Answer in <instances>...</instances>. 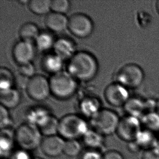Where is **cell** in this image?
I'll return each mask as SVG.
<instances>
[{
  "instance_id": "cell-1",
  "label": "cell",
  "mask_w": 159,
  "mask_h": 159,
  "mask_svg": "<svg viewBox=\"0 0 159 159\" xmlns=\"http://www.w3.org/2000/svg\"><path fill=\"white\" fill-rule=\"evenodd\" d=\"M98 64L92 54L86 51H79L69 60L67 71L75 80L89 82L97 75Z\"/></svg>"
},
{
  "instance_id": "cell-2",
  "label": "cell",
  "mask_w": 159,
  "mask_h": 159,
  "mask_svg": "<svg viewBox=\"0 0 159 159\" xmlns=\"http://www.w3.org/2000/svg\"><path fill=\"white\" fill-rule=\"evenodd\" d=\"M90 129L85 118L80 115L68 114L59 120L58 135L65 140L83 138Z\"/></svg>"
},
{
  "instance_id": "cell-3",
  "label": "cell",
  "mask_w": 159,
  "mask_h": 159,
  "mask_svg": "<svg viewBox=\"0 0 159 159\" xmlns=\"http://www.w3.org/2000/svg\"><path fill=\"white\" fill-rule=\"evenodd\" d=\"M49 80L51 94L58 99H69L77 91V80L67 71L52 75Z\"/></svg>"
},
{
  "instance_id": "cell-4",
  "label": "cell",
  "mask_w": 159,
  "mask_h": 159,
  "mask_svg": "<svg viewBox=\"0 0 159 159\" xmlns=\"http://www.w3.org/2000/svg\"><path fill=\"white\" fill-rule=\"evenodd\" d=\"M43 137L37 125L30 123L22 124L15 131V142L21 149L28 152L40 147Z\"/></svg>"
},
{
  "instance_id": "cell-5",
  "label": "cell",
  "mask_w": 159,
  "mask_h": 159,
  "mask_svg": "<svg viewBox=\"0 0 159 159\" xmlns=\"http://www.w3.org/2000/svg\"><path fill=\"white\" fill-rule=\"evenodd\" d=\"M120 118L116 112L102 109L91 119L93 129L104 136L116 133Z\"/></svg>"
},
{
  "instance_id": "cell-6",
  "label": "cell",
  "mask_w": 159,
  "mask_h": 159,
  "mask_svg": "<svg viewBox=\"0 0 159 159\" xmlns=\"http://www.w3.org/2000/svg\"><path fill=\"white\" fill-rule=\"evenodd\" d=\"M116 78V82L128 89H134L141 86L144 81V71L139 65L129 63L119 70Z\"/></svg>"
},
{
  "instance_id": "cell-7",
  "label": "cell",
  "mask_w": 159,
  "mask_h": 159,
  "mask_svg": "<svg viewBox=\"0 0 159 159\" xmlns=\"http://www.w3.org/2000/svg\"><path fill=\"white\" fill-rule=\"evenodd\" d=\"M142 130L140 118L127 115L120 118L116 134L120 140L129 143L135 141Z\"/></svg>"
},
{
  "instance_id": "cell-8",
  "label": "cell",
  "mask_w": 159,
  "mask_h": 159,
  "mask_svg": "<svg viewBox=\"0 0 159 159\" xmlns=\"http://www.w3.org/2000/svg\"><path fill=\"white\" fill-rule=\"evenodd\" d=\"M26 92L35 101H43L51 94L50 80L43 75H35L27 82Z\"/></svg>"
},
{
  "instance_id": "cell-9",
  "label": "cell",
  "mask_w": 159,
  "mask_h": 159,
  "mask_svg": "<svg viewBox=\"0 0 159 159\" xmlns=\"http://www.w3.org/2000/svg\"><path fill=\"white\" fill-rule=\"evenodd\" d=\"M68 30L74 36L84 39L92 34L93 24L88 15L83 13H75L69 18Z\"/></svg>"
},
{
  "instance_id": "cell-10",
  "label": "cell",
  "mask_w": 159,
  "mask_h": 159,
  "mask_svg": "<svg viewBox=\"0 0 159 159\" xmlns=\"http://www.w3.org/2000/svg\"><path fill=\"white\" fill-rule=\"evenodd\" d=\"M104 97L107 103L114 107H124L130 98L128 89L117 82L107 86L104 91Z\"/></svg>"
},
{
  "instance_id": "cell-11",
  "label": "cell",
  "mask_w": 159,
  "mask_h": 159,
  "mask_svg": "<svg viewBox=\"0 0 159 159\" xmlns=\"http://www.w3.org/2000/svg\"><path fill=\"white\" fill-rule=\"evenodd\" d=\"M35 49L32 42L20 40L13 47V58L19 65L32 62L35 55Z\"/></svg>"
},
{
  "instance_id": "cell-12",
  "label": "cell",
  "mask_w": 159,
  "mask_h": 159,
  "mask_svg": "<svg viewBox=\"0 0 159 159\" xmlns=\"http://www.w3.org/2000/svg\"><path fill=\"white\" fill-rule=\"evenodd\" d=\"M65 140L59 135L45 137L40 149L44 155L49 157H57L64 153Z\"/></svg>"
},
{
  "instance_id": "cell-13",
  "label": "cell",
  "mask_w": 159,
  "mask_h": 159,
  "mask_svg": "<svg viewBox=\"0 0 159 159\" xmlns=\"http://www.w3.org/2000/svg\"><path fill=\"white\" fill-rule=\"evenodd\" d=\"M80 115L91 119L102 109L101 102L95 96L86 95L81 97L78 105Z\"/></svg>"
},
{
  "instance_id": "cell-14",
  "label": "cell",
  "mask_w": 159,
  "mask_h": 159,
  "mask_svg": "<svg viewBox=\"0 0 159 159\" xmlns=\"http://www.w3.org/2000/svg\"><path fill=\"white\" fill-rule=\"evenodd\" d=\"M54 53L63 60H70L76 53L75 43L67 38H60L55 41Z\"/></svg>"
},
{
  "instance_id": "cell-15",
  "label": "cell",
  "mask_w": 159,
  "mask_h": 159,
  "mask_svg": "<svg viewBox=\"0 0 159 159\" xmlns=\"http://www.w3.org/2000/svg\"><path fill=\"white\" fill-rule=\"evenodd\" d=\"M45 24L46 27L51 32H62L68 29L69 18L64 14L52 11L46 15Z\"/></svg>"
},
{
  "instance_id": "cell-16",
  "label": "cell",
  "mask_w": 159,
  "mask_h": 159,
  "mask_svg": "<svg viewBox=\"0 0 159 159\" xmlns=\"http://www.w3.org/2000/svg\"><path fill=\"white\" fill-rule=\"evenodd\" d=\"M123 107L127 115L140 119L147 114L146 101L138 97H130Z\"/></svg>"
},
{
  "instance_id": "cell-17",
  "label": "cell",
  "mask_w": 159,
  "mask_h": 159,
  "mask_svg": "<svg viewBox=\"0 0 159 159\" xmlns=\"http://www.w3.org/2000/svg\"><path fill=\"white\" fill-rule=\"evenodd\" d=\"M63 64L64 60L54 52L46 54L41 61L43 70L52 75L62 71Z\"/></svg>"
},
{
  "instance_id": "cell-18",
  "label": "cell",
  "mask_w": 159,
  "mask_h": 159,
  "mask_svg": "<svg viewBox=\"0 0 159 159\" xmlns=\"http://www.w3.org/2000/svg\"><path fill=\"white\" fill-rule=\"evenodd\" d=\"M141 150H147L159 147V139L156 133L147 129H142L135 140Z\"/></svg>"
},
{
  "instance_id": "cell-19",
  "label": "cell",
  "mask_w": 159,
  "mask_h": 159,
  "mask_svg": "<svg viewBox=\"0 0 159 159\" xmlns=\"http://www.w3.org/2000/svg\"><path fill=\"white\" fill-rule=\"evenodd\" d=\"M20 101V93L15 89L13 88L0 91L1 106L7 109H14L19 106Z\"/></svg>"
},
{
  "instance_id": "cell-20",
  "label": "cell",
  "mask_w": 159,
  "mask_h": 159,
  "mask_svg": "<svg viewBox=\"0 0 159 159\" xmlns=\"http://www.w3.org/2000/svg\"><path fill=\"white\" fill-rule=\"evenodd\" d=\"M103 135L94 129H89L83 137V141L87 149L99 151L104 143Z\"/></svg>"
},
{
  "instance_id": "cell-21",
  "label": "cell",
  "mask_w": 159,
  "mask_h": 159,
  "mask_svg": "<svg viewBox=\"0 0 159 159\" xmlns=\"http://www.w3.org/2000/svg\"><path fill=\"white\" fill-rule=\"evenodd\" d=\"M59 120L52 115H50L38 127L44 137L58 135Z\"/></svg>"
},
{
  "instance_id": "cell-22",
  "label": "cell",
  "mask_w": 159,
  "mask_h": 159,
  "mask_svg": "<svg viewBox=\"0 0 159 159\" xmlns=\"http://www.w3.org/2000/svg\"><path fill=\"white\" fill-rule=\"evenodd\" d=\"M15 142V131H13L11 128L1 129L0 142L2 156L11 153Z\"/></svg>"
},
{
  "instance_id": "cell-23",
  "label": "cell",
  "mask_w": 159,
  "mask_h": 159,
  "mask_svg": "<svg viewBox=\"0 0 159 159\" xmlns=\"http://www.w3.org/2000/svg\"><path fill=\"white\" fill-rule=\"evenodd\" d=\"M51 114L48 109L41 107H30L26 112V122L37 125L40 124Z\"/></svg>"
},
{
  "instance_id": "cell-24",
  "label": "cell",
  "mask_w": 159,
  "mask_h": 159,
  "mask_svg": "<svg viewBox=\"0 0 159 159\" xmlns=\"http://www.w3.org/2000/svg\"><path fill=\"white\" fill-rule=\"evenodd\" d=\"M40 32L37 25L33 22H26L23 24L19 30L21 40L32 42L35 41Z\"/></svg>"
},
{
  "instance_id": "cell-25",
  "label": "cell",
  "mask_w": 159,
  "mask_h": 159,
  "mask_svg": "<svg viewBox=\"0 0 159 159\" xmlns=\"http://www.w3.org/2000/svg\"><path fill=\"white\" fill-rule=\"evenodd\" d=\"M56 40L50 33L40 32L35 40V46L36 49L40 52H46L53 48Z\"/></svg>"
},
{
  "instance_id": "cell-26",
  "label": "cell",
  "mask_w": 159,
  "mask_h": 159,
  "mask_svg": "<svg viewBox=\"0 0 159 159\" xmlns=\"http://www.w3.org/2000/svg\"><path fill=\"white\" fill-rule=\"evenodd\" d=\"M143 129L154 133L159 132V115L156 112H151L144 115L140 119Z\"/></svg>"
},
{
  "instance_id": "cell-27",
  "label": "cell",
  "mask_w": 159,
  "mask_h": 159,
  "mask_svg": "<svg viewBox=\"0 0 159 159\" xmlns=\"http://www.w3.org/2000/svg\"><path fill=\"white\" fill-rule=\"evenodd\" d=\"M51 0H30L28 8L33 13L38 15H48L51 10Z\"/></svg>"
},
{
  "instance_id": "cell-28",
  "label": "cell",
  "mask_w": 159,
  "mask_h": 159,
  "mask_svg": "<svg viewBox=\"0 0 159 159\" xmlns=\"http://www.w3.org/2000/svg\"><path fill=\"white\" fill-rule=\"evenodd\" d=\"M15 82L13 73L6 67H1L0 69V91L13 88Z\"/></svg>"
},
{
  "instance_id": "cell-29",
  "label": "cell",
  "mask_w": 159,
  "mask_h": 159,
  "mask_svg": "<svg viewBox=\"0 0 159 159\" xmlns=\"http://www.w3.org/2000/svg\"><path fill=\"white\" fill-rule=\"evenodd\" d=\"M82 145L78 140H65L64 153L69 157L80 156L82 153Z\"/></svg>"
},
{
  "instance_id": "cell-30",
  "label": "cell",
  "mask_w": 159,
  "mask_h": 159,
  "mask_svg": "<svg viewBox=\"0 0 159 159\" xmlns=\"http://www.w3.org/2000/svg\"><path fill=\"white\" fill-rule=\"evenodd\" d=\"M70 2L67 0H53L51 1V10L52 12L65 15L70 9Z\"/></svg>"
},
{
  "instance_id": "cell-31",
  "label": "cell",
  "mask_w": 159,
  "mask_h": 159,
  "mask_svg": "<svg viewBox=\"0 0 159 159\" xmlns=\"http://www.w3.org/2000/svg\"><path fill=\"white\" fill-rule=\"evenodd\" d=\"M11 120L8 109L3 106H0V126L1 129L11 128Z\"/></svg>"
},
{
  "instance_id": "cell-32",
  "label": "cell",
  "mask_w": 159,
  "mask_h": 159,
  "mask_svg": "<svg viewBox=\"0 0 159 159\" xmlns=\"http://www.w3.org/2000/svg\"><path fill=\"white\" fill-rule=\"evenodd\" d=\"M18 71L20 75L24 77L29 78V79L35 75V69L32 62L20 65L18 67Z\"/></svg>"
},
{
  "instance_id": "cell-33",
  "label": "cell",
  "mask_w": 159,
  "mask_h": 159,
  "mask_svg": "<svg viewBox=\"0 0 159 159\" xmlns=\"http://www.w3.org/2000/svg\"><path fill=\"white\" fill-rule=\"evenodd\" d=\"M98 150L86 149L80 155V159H102L103 154Z\"/></svg>"
},
{
  "instance_id": "cell-34",
  "label": "cell",
  "mask_w": 159,
  "mask_h": 159,
  "mask_svg": "<svg viewBox=\"0 0 159 159\" xmlns=\"http://www.w3.org/2000/svg\"><path fill=\"white\" fill-rule=\"evenodd\" d=\"M142 159H159V147L143 151Z\"/></svg>"
},
{
  "instance_id": "cell-35",
  "label": "cell",
  "mask_w": 159,
  "mask_h": 159,
  "mask_svg": "<svg viewBox=\"0 0 159 159\" xmlns=\"http://www.w3.org/2000/svg\"><path fill=\"white\" fill-rule=\"evenodd\" d=\"M102 159H125L124 156L116 150H109L103 154Z\"/></svg>"
},
{
  "instance_id": "cell-36",
  "label": "cell",
  "mask_w": 159,
  "mask_h": 159,
  "mask_svg": "<svg viewBox=\"0 0 159 159\" xmlns=\"http://www.w3.org/2000/svg\"><path fill=\"white\" fill-rule=\"evenodd\" d=\"M30 152L20 149L14 152L11 155V159H32L30 154Z\"/></svg>"
},
{
  "instance_id": "cell-37",
  "label": "cell",
  "mask_w": 159,
  "mask_h": 159,
  "mask_svg": "<svg viewBox=\"0 0 159 159\" xmlns=\"http://www.w3.org/2000/svg\"><path fill=\"white\" fill-rule=\"evenodd\" d=\"M128 149L131 153H138L139 151H141L135 141L128 143Z\"/></svg>"
},
{
  "instance_id": "cell-38",
  "label": "cell",
  "mask_w": 159,
  "mask_h": 159,
  "mask_svg": "<svg viewBox=\"0 0 159 159\" xmlns=\"http://www.w3.org/2000/svg\"><path fill=\"white\" fill-rule=\"evenodd\" d=\"M155 112L159 115V98L157 100V104L155 107Z\"/></svg>"
},
{
  "instance_id": "cell-39",
  "label": "cell",
  "mask_w": 159,
  "mask_h": 159,
  "mask_svg": "<svg viewBox=\"0 0 159 159\" xmlns=\"http://www.w3.org/2000/svg\"><path fill=\"white\" fill-rule=\"evenodd\" d=\"M20 3H21L22 4H27L28 5V3H29V2H30V1H26V0H21V1H19Z\"/></svg>"
},
{
  "instance_id": "cell-40",
  "label": "cell",
  "mask_w": 159,
  "mask_h": 159,
  "mask_svg": "<svg viewBox=\"0 0 159 159\" xmlns=\"http://www.w3.org/2000/svg\"><path fill=\"white\" fill-rule=\"evenodd\" d=\"M156 7H157V12L159 14V0L157 1V3H156Z\"/></svg>"
}]
</instances>
